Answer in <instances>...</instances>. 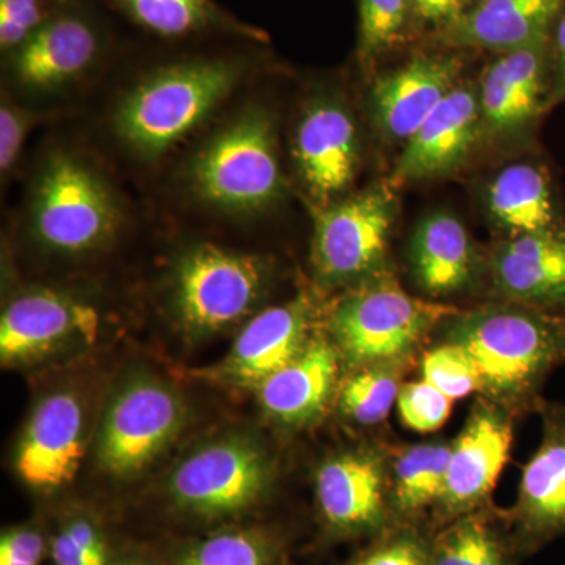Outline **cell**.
<instances>
[{"mask_svg":"<svg viewBox=\"0 0 565 565\" xmlns=\"http://www.w3.org/2000/svg\"><path fill=\"white\" fill-rule=\"evenodd\" d=\"M481 375L482 388L497 396L530 393L555 364L565 360V323L519 310H484L456 327Z\"/></svg>","mask_w":565,"mask_h":565,"instance_id":"cell-2","label":"cell"},{"mask_svg":"<svg viewBox=\"0 0 565 565\" xmlns=\"http://www.w3.org/2000/svg\"><path fill=\"white\" fill-rule=\"evenodd\" d=\"M55 2L62 3V6H66V3H71L73 0H55Z\"/></svg>","mask_w":565,"mask_h":565,"instance_id":"cell-43","label":"cell"},{"mask_svg":"<svg viewBox=\"0 0 565 565\" xmlns=\"http://www.w3.org/2000/svg\"><path fill=\"white\" fill-rule=\"evenodd\" d=\"M46 541L39 530L17 526L0 537V565H41Z\"/></svg>","mask_w":565,"mask_h":565,"instance_id":"cell-37","label":"cell"},{"mask_svg":"<svg viewBox=\"0 0 565 565\" xmlns=\"http://www.w3.org/2000/svg\"><path fill=\"white\" fill-rule=\"evenodd\" d=\"M392 188L375 185L318 214L313 262L322 280L351 281L381 266L396 217Z\"/></svg>","mask_w":565,"mask_h":565,"instance_id":"cell-9","label":"cell"},{"mask_svg":"<svg viewBox=\"0 0 565 565\" xmlns=\"http://www.w3.org/2000/svg\"><path fill=\"white\" fill-rule=\"evenodd\" d=\"M307 326L302 302L267 308L244 327L218 374L232 384L258 386L302 351Z\"/></svg>","mask_w":565,"mask_h":565,"instance_id":"cell-20","label":"cell"},{"mask_svg":"<svg viewBox=\"0 0 565 565\" xmlns=\"http://www.w3.org/2000/svg\"><path fill=\"white\" fill-rule=\"evenodd\" d=\"M356 54L363 63L384 57L412 35L411 0H356Z\"/></svg>","mask_w":565,"mask_h":565,"instance_id":"cell-28","label":"cell"},{"mask_svg":"<svg viewBox=\"0 0 565 565\" xmlns=\"http://www.w3.org/2000/svg\"><path fill=\"white\" fill-rule=\"evenodd\" d=\"M399 392L396 375L384 367H366L345 382L340 396L341 411L352 422L371 426L384 422Z\"/></svg>","mask_w":565,"mask_h":565,"instance_id":"cell-29","label":"cell"},{"mask_svg":"<svg viewBox=\"0 0 565 565\" xmlns=\"http://www.w3.org/2000/svg\"><path fill=\"white\" fill-rule=\"evenodd\" d=\"M54 565H110L109 546L102 527L87 516L70 519L52 537Z\"/></svg>","mask_w":565,"mask_h":565,"instance_id":"cell-33","label":"cell"},{"mask_svg":"<svg viewBox=\"0 0 565 565\" xmlns=\"http://www.w3.org/2000/svg\"><path fill=\"white\" fill-rule=\"evenodd\" d=\"M188 411L177 390L154 377L132 379L107 407L98 437V460L115 478L145 470L184 427Z\"/></svg>","mask_w":565,"mask_h":565,"instance_id":"cell-8","label":"cell"},{"mask_svg":"<svg viewBox=\"0 0 565 565\" xmlns=\"http://www.w3.org/2000/svg\"><path fill=\"white\" fill-rule=\"evenodd\" d=\"M462 68L460 52L449 50L418 52L403 65L382 73L371 90V106L381 131L388 139L407 143L459 85Z\"/></svg>","mask_w":565,"mask_h":565,"instance_id":"cell-11","label":"cell"},{"mask_svg":"<svg viewBox=\"0 0 565 565\" xmlns=\"http://www.w3.org/2000/svg\"><path fill=\"white\" fill-rule=\"evenodd\" d=\"M412 263L424 291L446 296L462 289L473 270V248L463 223L455 215H427L414 236Z\"/></svg>","mask_w":565,"mask_h":565,"instance_id":"cell-24","label":"cell"},{"mask_svg":"<svg viewBox=\"0 0 565 565\" xmlns=\"http://www.w3.org/2000/svg\"><path fill=\"white\" fill-rule=\"evenodd\" d=\"M294 154L305 184L316 199L343 193L355 180L360 163V140L351 111L334 99H318L303 111Z\"/></svg>","mask_w":565,"mask_h":565,"instance_id":"cell-15","label":"cell"},{"mask_svg":"<svg viewBox=\"0 0 565 565\" xmlns=\"http://www.w3.org/2000/svg\"><path fill=\"white\" fill-rule=\"evenodd\" d=\"M270 463L252 438H218L185 457L172 473L169 493L178 511L202 520L232 519L266 492Z\"/></svg>","mask_w":565,"mask_h":565,"instance_id":"cell-6","label":"cell"},{"mask_svg":"<svg viewBox=\"0 0 565 565\" xmlns=\"http://www.w3.org/2000/svg\"><path fill=\"white\" fill-rule=\"evenodd\" d=\"M494 280L508 296L535 303L565 302V234H522L494 255Z\"/></svg>","mask_w":565,"mask_h":565,"instance_id":"cell-23","label":"cell"},{"mask_svg":"<svg viewBox=\"0 0 565 565\" xmlns=\"http://www.w3.org/2000/svg\"><path fill=\"white\" fill-rule=\"evenodd\" d=\"M352 565H429L422 546L414 539H397L379 546L370 555L363 556Z\"/></svg>","mask_w":565,"mask_h":565,"instance_id":"cell-39","label":"cell"},{"mask_svg":"<svg viewBox=\"0 0 565 565\" xmlns=\"http://www.w3.org/2000/svg\"><path fill=\"white\" fill-rule=\"evenodd\" d=\"M455 401L429 382H412L401 388L397 411L408 429L419 434L435 433L451 416Z\"/></svg>","mask_w":565,"mask_h":565,"instance_id":"cell-34","label":"cell"},{"mask_svg":"<svg viewBox=\"0 0 565 565\" xmlns=\"http://www.w3.org/2000/svg\"><path fill=\"white\" fill-rule=\"evenodd\" d=\"M244 70V58L195 57L152 71L118 107V136L143 158L162 154L214 110Z\"/></svg>","mask_w":565,"mask_h":565,"instance_id":"cell-1","label":"cell"},{"mask_svg":"<svg viewBox=\"0 0 565 565\" xmlns=\"http://www.w3.org/2000/svg\"><path fill=\"white\" fill-rule=\"evenodd\" d=\"M110 565H161L156 563V561L148 559V557L139 556V555H129L121 557V559L115 561Z\"/></svg>","mask_w":565,"mask_h":565,"instance_id":"cell-41","label":"cell"},{"mask_svg":"<svg viewBox=\"0 0 565 565\" xmlns=\"http://www.w3.org/2000/svg\"><path fill=\"white\" fill-rule=\"evenodd\" d=\"M338 352L329 341H307L302 351L262 382L264 412L277 422L303 424L322 414L337 384Z\"/></svg>","mask_w":565,"mask_h":565,"instance_id":"cell-21","label":"cell"},{"mask_svg":"<svg viewBox=\"0 0 565 565\" xmlns=\"http://www.w3.org/2000/svg\"><path fill=\"white\" fill-rule=\"evenodd\" d=\"M512 445L511 424L492 407H478L468 418L449 457L444 503L460 509L492 492Z\"/></svg>","mask_w":565,"mask_h":565,"instance_id":"cell-18","label":"cell"},{"mask_svg":"<svg viewBox=\"0 0 565 565\" xmlns=\"http://www.w3.org/2000/svg\"><path fill=\"white\" fill-rule=\"evenodd\" d=\"M478 2L479 0H411L412 33H429L437 40Z\"/></svg>","mask_w":565,"mask_h":565,"instance_id":"cell-36","label":"cell"},{"mask_svg":"<svg viewBox=\"0 0 565 565\" xmlns=\"http://www.w3.org/2000/svg\"><path fill=\"white\" fill-rule=\"evenodd\" d=\"M71 3L10 52L11 70L21 84L44 90L76 79L98 61L104 47L102 29Z\"/></svg>","mask_w":565,"mask_h":565,"instance_id":"cell-16","label":"cell"},{"mask_svg":"<svg viewBox=\"0 0 565 565\" xmlns=\"http://www.w3.org/2000/svg\"><path fill=\"white\" fill-rule=\"evenodd\" d=\"M430 565H505L504 553L489 527L467 520L441 539Z\"/></svg>","mask_w":565,"mask_h":565,"instance_id":"cell-31","label":"cell"},{"mask_svg":"<svg viewBox=\"0 0 565 565\" xmlns=\"http://www.w3.org/2000/svg\"><path fill=\"white\" fill-rule=\"evenodd\" d=\"M85 408L76 393L44 396L33 408L18 445L17 467L32 489L50 492L73 481L84 456Z\"/></svg>","mask_w":565,"mask_h":565,"instance_id":"cell-12","label":"cell"},{"mask_svg":"<svg viewBox=\"0 0 565 565\" xmlns=\"http://www.w3.org/2000/svg\"><path fill=\"white\" fill-rule=\"evenodd\" d=\"M185 557L193 565H269V548L258 533L233 530L204 539Z\"/></svg>","mask_w":565,"mask_h":565,"instance_id":"cell-32","label":"cell"},{"mask_svg":"<svg viewBox=\"0 0 565 565\" xmlns=\"http://www.w3.org/2000/svg\"><path fill=\"white\" fill-rule=\"evenodd\" d=\"M564 0H479L455 25L438 36L449 50H519L548 39Z\"/></svg>","mask_w":565,"mask_h":565,"instance_id":"cell-17","label":"cell"},{"mask_svg":"<svg viewBox=\"0 0 565 565\" xmlns=\"http://www.w3.org/2000/svg\"><path fill=\"white\" fill-rule=\"evenodd\" d=\"M520 523L534 542L565 534V412H553L520 481Z\"/></svg>","mask_w":565,"mask_h":565,"instance_id":"cell-22","label":"cell"},{"mask_svg":"<svg viewBox=\"0 0 565 565\" xmlns=\"http://www.w3.org/2000/svg\"><path fill=\"white\" fill-rule=\"evenodd\" d=\"M118 207L109 189L84 163L54 156L41 173L32 207V232L44 248L81 255L109 243Z\"/></svg>","mask_w":565,"mask_h":565,"instance_id":"cell-4","label":"cell"},{"mask_svg":"<svg viewBox=\"0 0 565 565\" xmlns=\"http://www.w3.org/2000/svg\"><path fill=\"white\" fill-rule=\"evenodd\" d=\"M62 7L55 0H0L2 51L18 50Z\"/></svg>","mask_w":565,"mask_h":565,"instance_id":"cell-35","label":"cell"},{"mask_svg":"<svg viewBox=\"0 0 565 565\" xmlns=\"http://www.w3.org/2000/svg\"><path fill=\"white\" fill-rule=\"evenodd\" d=\"M316 497L327 525L340 533L374 530L384 519V473L366 452H343L322 465Z\"/></svg>","mask_w":565,"mask_h":565,"instance_id":"cell-19","label":"cell"},{"mask_svg":"<svg viewBox=\"0 0 565 565\" xmlns=\"http://www.w3.org/2000/svg\"><path fill=\"white\" fill-rule=\"evenodd\" d=\"M481 126L479 90L457 85L405 143L390 185L399 188L451 173L470 154Z\"/></svg>","mask_w":565,"mask_h":565,"instance_id":"cell-13","label":"cell"},{"mask_svg":"<svg viewBox=\"0 0 565 565\" xmlns=\"http://www.w3.org/2000/svg\"><path fill=\"white\" fill-rule=\"evenodd\" d=\"M192 181L223 210L253 212L277 202L285 184L270 115L252 109L222 129L196 156Z\"/></svg>","mask_w":565,"mask_h":565,"instance_id":"cell-3","label":"cell"},{"mask_svg":"<svg viewBox=\"0 0 565 565\" xmlns=\"http://www.w3.org/2000/svg\"><path fill=\"white\" fill-rule=\"evenodd\" d=\"M99 315L92 305L68 294L35 289L11 300L0 319L3 364L28 363L98 337Z\"/></svg>","mask_w":565,"mask_h":565,"instance_id":"cell-10","label":"cell"},{"mask_svg":"<svg viewBox=\"0 0 565 565\" xmlns=\"http://www.w3.org/2000/svg\"><path fill=\"white\" fill-rule=\"evenodd\" d=\"M266 278V266L256 256L196 245L174 267V315L189 333L222 332L256 307Z\"/></svg>","mask_w":565,"mask_h":565,"instance_id":"cell-5","label":"cell"},{"mask_svg":"<svg viewBox=\"0 0 565 565\" xmlns=\"http://www.w3.org/2000/svg\"><path fill=\"white\" fill-rule=\"evenodd\" d=\"M487 211L514 236L556 230L555 200L544 170L531 163L505 167L487 189Z\"/></svg>","mask_w":565,"mask_h":565,"instance_id":"cell-25","label":"cell"},{"mask_svg":"<svg viewBox=\"0 0 565 565\" xmlns=\"http://www.w3.org/2000/svg\"><path fill=\"white\" fill-rule=\"evenodd\" d=\"M552 74L548 39L497 54L479 88L482 125L498 136H512L542 114Z\"/></svg>","mask_w":565,"mask_h":565,"instance_id":"cell-14","label":"cell"},{"mask_svg":"<svg viewBox=\"0 0 565 565\" xmlns=\"http://www.w3.org/2000/svg\"><path fill=\"white\" fill-rule=\"evenodd\" d=\"M451 446L419 445L396 463V500L405 511H419L444 500Z\"/></svg>","mask_w":565,"mask_h":565,"instance_id":"cell-27","label":"cell"},{"mask_svg":"<svg viewBox=\"0 0 565 565\" xmlns=\"http://www.w3.org/2000/svg\"><path fill=\"white\" fill-rule=\"evenodd\" d=\"M28 126L29 121L24 114L10 104H2L0 107V169L2 172L10 170L17 161Z\"/></svg>","mask_w":565,"mask_h":565,"instance_id":"cell-38","label":"cell"},{"mask_svg":"<svg viewBox=\"0 0 565 565\" xmlns=\"http://www.w3.org/2000/svg\"><path fill=\"white\" fill-rule=\"evenodd\" d=\"M118 10L143 31L163 40H185L214 32L253 36L212 0H114Z\"/></svg>","mask_w":565,"mask_h":565,"instance_id":"cell-26","label":"cell"},{"mask_svg":"<svg viewBox=\"0 0 565 565\" xmlns=\"http://www.w3.org/2000/svg\"><path fill=\"white\" fill-rule=\"evenodd\" d=\"M451 311L445 305L415 299L396 282L379 281L338 305L332 330L349 362L381 364L411 352Z\"/></svg>","mask_w":565,"mask_h":565,"instance_id":"cell-7","label":"cell"},{"mask_svg":"<svg viewBox=\"0 0 565 565\" xmlns=\"http://www.w3.org/2000/svg\"><path fill=\"white\" fill-rule=\"evenodd\" d=\"M550 57H552V73L555 74L557 88L565 96V0L550 33Z\"/></svg>","mask_w":565,"mask_h":565,"instance_id":"cell-40","label":"cell"},{"mask_svg":"<svg viewBox=\"0 0 565 565\" xmlns=\"http://www.w3.org/2000/svg\"><path fill=\"white\" fill-rule=\"evenodd\" d=\"M423 379L452 401L481 390V375L467 351L455 343L437 345L424 355Z\"/></svg>","mask_w":565,"mask_h":565,"instance_id":"cell-30","label":"cell"},{"mask_svg":"<svg viewBox=\"0 0 565 565\" xmlns=\"http://www.w3.org/2000/svg\"><path fill=\"white\" fill-rule=\"evenodd\" d=\"M180 565H193V564L191 563V561L188 559V557L184 556V557H182Z\"/></svg>","mask_w":565,"mask_h":565,"instance_id":"cell-42","label":"cell"}]
</instances>
